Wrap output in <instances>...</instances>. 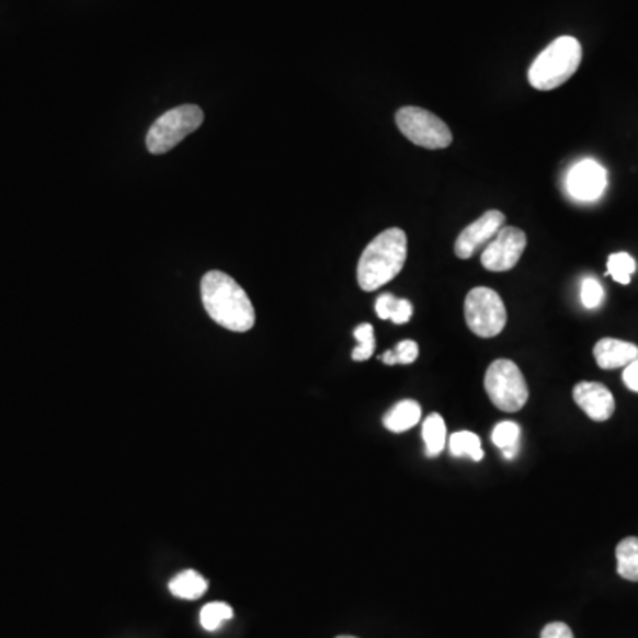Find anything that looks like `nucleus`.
Here are the masks:
<instances>
[{
	"label": "nucleus",
	"mask_w": 638,
	"mask_h": 638,
	"mask_svg": "<svg viewBox=\"0 0 638 638\" xmlns=\"http://www.w3.org/2000/svg\"><path fill=\"white\" fill-rule=\"evenodd\" d=\"M603 296H605V292H603V286L597 283L596 278H583L580 298H582L585 309H596V307L602 306Z\"/></svg>",
	"instance_id": "b1692460"
},
{
	"label": "nucleus",
	"mask_w": 638,
	"mask_h": 638,
	"mask_svg": "<svg viewBox=\"0 0 638 638\" xmlns=\"http://www.w3.org/2000/svg\"><path fill=\"white\" fill-rule=\"evenodd\" d=\"M527 249V235L519 227H502L497 237L486 246L481 254V264L490 272L513 270Z\"/></svg>",
	"instance_id": "6e6552de"
},
{
	"label": "nucleus",
	"mask_w": 638,
	"mask_h": 638,
	"mask_svg": "<svg viewBox=\"0 0 638 638\" xmlns=\"http://www.w3.org/2000/svg\"><path fill=\"white\" fill-rule=\"evenodd\" d=\"M504 213L499 209H490L482 217L477 218L476 223L468 224L462 232L458 240L454 243V254L459 260H470L477 250L490 243L497 237V232L504 227Z\"/></svg>",
	"instance_id": "9d476101"
},
{
	"label": "nucleus",
	"mask_w": 638,
	"mask_h": 638,
	"mask_svg": "<svg viewBox=\"0 0 638 638\" xmlns=\"http://www.w3.org/2000/svg\"><path fill=\"white\" fill-rule=\"evenodd\" d=\"M203 306L213 321L231 332H249L255 323V310L249 295L227 273H206L201 281Z\"/></svg>",
	"instance_id": "f257e3e1"
},
{
	"label": "nucleus",
	"mask_w": 638,
	"mask_h": 638,
	"mask_svg": "<svg viewBox=\"0 0 638 638\" xmlns=\"http://www.w3.org/2000/svg\"><path fill=\"white\" fill-rule=\"evenodd\" d=\"M407 232L399 227H390L379 232L378 237L364 249L358 260L356 269L358 286L364 292L371 293L389 284L401 273L402 266L407 263Z\"/></svg>",
	"instance_id": "f03ea898"
},
{
	"label": "nucleus",
	"mask_w": 638,
	"mask_h": 638,
	"mask_svg": "<svg viewBox=\"0 0 638 638\" xmlns=\"http://www.w3.org/2000/svg\"><path fill=\"white\" fill-rule=\"evenodd\" d=\"M520 436H522L520 425L511 421L500 422L491 433L493 444L504 453L505 459L514 458L519 454Z\"/></svg>",
	"instance_id": "a211bd4d"
},
{
	"label": "nucleus",
	"mask_w": 638,
	"mask_h": 638,
	"mask_svg": "<svg viewBox=\"0 0 638 638\" xmlns=\"http://www.w3.org/2000/svg\"><path fill=\"white\" fill-rule=\"evenodd\" d=\"M617 573L628 582H638V537H625L615 548Z\"/></svg>",
	"instance_id": "dca6fc26"
},
{
	"label": "nucleus",
	"mask_w": 638,
	"mask_h": 638,
	"mask_svg": "<svg viewBox=\"0 0 638 638\" xmlns=\"http://www.w3.org/2000/svg\"><path fill=\"white\" fill-rule=\"evenodd\" d=\"M169 591L181 600H200L208 591V582L194 569H186L169 582Z\"/></svg>",
	"instance_id": "2eb2a0df"
},
{
	"label": "nucleus",
	"mask_w": 638,
	"mask_h": 638,
	"mask_svg": "<svg viewBox=\"0 0 638 638\" xmlns=\"http://www.w3.org/2000/svg\"><path fill=\"white\" fill-rule=\"evenodd\" d=\"M582 62V45L573 36H560L536 57L528 82L537 91H554L568 82Z\"/></svg>",
	"instance_id": "7ed1b4c3"
},
{
	"label": "nucleus",
	"mask_w": 638,
	"mask_h": 638,
	"mask_svg": "<svg viewBox=\"0 0 638 638\" xmlns=\"http://www.w3.org/2000/svg\"><path fill=\"white\" fill-rule=\"evenodd\" d=\"M485 389L491 402L502 412H520L528 401L527 381L520 367L508 358H499L488 367Z\"/></svg>",
	"instance_id": "20e7f679"
},
{
	"label": "nucleus",
	"mask_w": 638,
	"mask_h": 638,
	"mask_svg": "<svg viewBox=\"0 0 638 638\" xmlns=\"http://www.w3.org/2000/svg\"><path fill=\"white\" fill-rule=\"evenodd\" d=\"M451 453L456 458H467L474 459V462H481L485 458V453H482L481 438L472 433V431H458L454 433L449 438Z\"/></svg>",
	"instance_id": "6ab92c4d"
},
{
	"label": "nucleus",
	"mask_w": 638,
	"mask_h": 638,
	"mask_svg": "<svg viewBox=\"0 0 638 638\" xmlns=\"http://www.w3.org/2000/svg\"><path fill=\"white\" fill-rule=\"evenodd\" d=\"M396 123L410 143L425 149H445L453 144V134L445 121L421 106H402L396 112Z\"/></svg>",
	"instance_id": "423d86ee"
},
{
	"label": "nucleus",
	"mask_w": 638,
	"mask_h": 638,
	"mask_svg": "<svg viewBox=\"0 0 638 638\" xmlns=\"http://www.w3.org/2000/svg\"><path fill=\"white\" fill-rule=\"evenodd\" d=\"M231 617L232 608L227 603H209L201 611V625L208 631H215L218 626L223 625L224 620H229Z\"/></svg>",
	"instance_id": "5701e85b"
},
{
	"label": "nucleus",
	"mask_w": 638,
	"mask_h": 638,
	"mask_svg": "<svg viewBox=\"0 0 638 638\" xmlns=\"http://www.w3.org/2000/svg\"><path fill=\"white\" fill-rule=\"evenodd\" d=\"M422 417V408L413 399H405L396 407L390 408V412L385 415L384 425L392 433H405L419 424Z\"/></svg>",
	"instance_id": "ddd939ff"
},
{
	"label": "nucleus",
	"mask_w": 638,
	"mask_h": 638,
	"mask_svg": "<svg viewBox=\"0 0 638 638\" xmlns=\"http://www.w3.org/2000/svg\"><path fill=\"white\" fill-rule=\"evenodd\" d=\"M606 269H608V275L614 278L615 283L628 286L631 283V275L637 272V263L628 252H617V254H612L608 258Z\"/></svg>",
	"instance_id": "aec40b11"
},
{
	"label": "nucleus",
	"mask_w": 638,
	"mask_h": 638,
	"mask_svg": "<svg viewBox=\"0 0 638 638\" xmlns=\"http://www.w3.org/2000/svg\"><path fill=\"white\" fill-rule=\"evenodd\" d=\"M353 335L358 341V346L352 353L353 361H369L371 356L375 355L376 350L375 329H373V324L362 323L361 327H356Z\"/></svg>",
	"instance_id": "4be33fe9"
},
{
	"label": "nucleus",
	"mask_w": 638,
	"mask_h": 638,
	"mask_svg": "<svg viewBox=\"0 0 638 638\" xmlns=\"http://www.w3.org/2000/svg\"><path fill=\"white\" fill-rule=\"evenodd\" d=\"M465 321L477 338H497L508 323V310L499 293L490 287H474L465 298Z\"/></svg>",
	"instance_id": "0eeeda50"
},
{
	"label": "nucleus",
	"mask_w": 638,
	"mask_h": 638,
	"mask_svg": "<svg viewBox=\"0 0 638 638\" xmlns=\"http://www.w3.org/2000/svg\"><path fill=\"white\" fill-rule=\"evenodd\" d=\"M573 399L592 421L605 422L614 415V396L603 384L580 381L574 385Z\"/></svg>",
	"instance_id": "9b49d317"
},
{
	"label": "nucleus",
	"mask_w": 638,
	"mask_h": 638,
	"mask_svg": "<svg viewBox=\"0 0 638 638\" xmlns=\"http://www.w3.org/2000/svg\"><path fill=\"white\" fill-rule=\"evenodd\" d=\"M594 358L597 366L605 371L628 367L638 358V346L620 339L605 338L594 346Z\"/></svg>",
	"instance_id": "f8f14e48"
},
{
	"label": "nucleus",
	"mask_w": 638,
	"mask_h": 638,
	"mask_svg": "<svg viewBox=\"0 0 638 638\" xmlns=\"http://www.w3.org/2000/svg\"><path fill=\"white\" fill-rule=\"evenodd\" d=\"M335 638H356V637H348V635H341V637H335Z\"/></svg>",
	"instance_id": "bb28decb"
},
{
	"label": "nucleus",
	"mask_w": 638,
	"mask_h": 638,
	"mask_svg": "<svg viewBox=\"0 0 638 638\" xmlns=\"http://www.w3.org/2000/svg\"><path fill=\"white\" fill-rule=\"evenodd\" d=\"M623 381H625L626 387H628L631 392L638 394V358L637 361L631 362L628 367H625Z\"/></svg>",
	"instance_id": "a878e982"
},
{
	"label": "nucleus",
	"mask_w": 638,
	"mask_h": 638,
	"mask_svg": "<svg viewBox=\"0 0 638 638\" xmlns=\"http://www.w3.org/2000/svg\"><path fill=\"white\" fill-rule=\"evenodd\" d=\"M204 114L197 105H181L155 121L146 137L149 153L163 155L176 148L181 140L200 130Z\"/></svg>",
	"instance_id": "39448f33"
},
{
	"label": "nucleus",
	"mask_w": 638,
	"mask_h": 638,
	"mask_svg": "<svg viewBox=\"0 0 638 638\" xmlns=\"http://www.w3.org/2000/svg\"><path fill=\"white\" fill-rule=\"evenodd\" d=\"M542 638H574V635L565 623H550L543 628Z\"/></svg>",
	"instance_id": "393cba45"
},
{
	"label": "nucleus",
	"mask_w": 638,
	"mask_h": 638,
	"mask_svg": "<svg viewBox=\"0 0 638 638\" xmlns=\"http://www.w3.org/2000/svg\"><path fill=\"white\" fill-rule=\"evenodd\" d=\"M419 356V344L412 339H407V341H401L398 346L389 352H385L384 355L379 356V361L387 364V366H408V364H413Z\"/></svg>",
	"instance_id": "412c9836"
},
{
	"label": "nucleus",
	"mask_w": 638,
	"mask_h": 638,
	"mask_svg": "<svg viewBox=\"0 0 638 638\" xmlns=\"http://www.w3.org/2000/svg\"><path fill=\"white\" fill-rule=\"evenodd\" d=\"M606 189V171L602 163L592 158L580 160L569 169L566 176V190L573 200L589 203L602 197Z\"/></svg>",
	"instance_id": "1a4fd4ad"
},
{
	"label": "nucleus",
	"mask_w": 638,
	"mask_h": 638,
	"mask_svg": "<svg viewBox=\"0 0 638 638\" xmlns=\"http://www.w3.org/2000/svg\"><path fill=\"white\" fill-rule=\"evenodd\" d=\"M422 438L431 458L438 456L445 449V442H447V425H445L444 417L440 413H431L422 424Z\"/></svg>",
	"instance_id": "f3484780"
},
{
	"label": "nucleus",
	"mask_w": 638,
	"mask_h": 638,
	"mask_svg": "<svg viewBox=\"0 0 638 638\" xmlns=\"http://www.w3.org/2000/svg\"><path fill=\"white\" fill-rule=\"evenodd\" d=\"M376 316L384 321L389 319L396 324L408 323L413 316L412 301L398 298L392 293H384L376 300Z\"/></svg>",
	"instance_id": "4468645a"
}]
</instances>
